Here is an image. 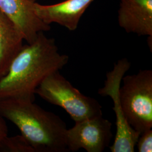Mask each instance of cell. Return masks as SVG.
<instances>
[{
    "label": "cell",
    "mask_w": 152,
    "mask_h": 152,
    "mask_svg": "<svg viewBox=\"0 0 152 152\" xmlns=\"http://www.w3.org/2000/svg\"><path fill=\"white\" fill-rule=\"evenodd\" d=\"M69 56L61 54L54 38L40 32L31 44L24 45L0 78V99L16 98L34 102L35 92L50 75L63 68Z\"/></svg>",
    "instance_id": "1"
},
{
    "label": "cell",
    "mask_w": 152,
    "mask_h": 152,
    "mask_svg": "<svg viewBox=\"0 0 152 152\" xmlns=\"http://www.w3.org/2000/svg\"><path fill=\"white\" fill-rule=\"evenodd\" d=\"M0 114L16 126L35 152H69L65 122L34 102L16 98L0 99Z\"/></svg>",
    "instance_id": "2"
},
{
    "label": "cell",
    "mask_w": 152,
    "mask_h": 152,
    "mask_svg": "<svg viewBox=\"0 0 152 152\" xmlns=\"http://www.w3.org/2000/svg\"><path fill=\"white\" fill-rule=\"evenodd\" d=\"M119 90L120 103L131 127L140 134L152 129V71L140 69L124 76Z\"/></svg>",
    "instance_id": "3"
},
{
    "label": "cell",
    "mask_w": 152,
    "mask_h": 152,
    "mask_svg": "<svg viewBox=\"0 0 152 152\" xmlns=\"http://www.w3.org/2000/svg\"><path fill=\"white\" fill-rule=\"evenodd\" d=\"M35 94L49 103L64 109L75 122L103 115L100 104L96 99L82 94L59 71L48 76Z\"/></svg>",
    "instance_id": "4"
},
{
    "label": "cell",
    "mask_w": 152,
    "mask_h": 152,
    "mask_svg": "<svg viewBox=\"0 0 152 152\" xmlns=\"http://www.w3.org/2000/svg\"><path fill=\"white\" fill-rule=\"evenodd\" d=\"M130 62L126 58L114 63L113 69L106 75L104 86L98 90L102 96H109L113 102V109L116 117V133L113 144L109 149L112 152H135L140 133L131 127L125 118L120 103L119 90L125 73L130 68Z\"/></svg>",
    "instance_id": "5"
},
{
    "label": "cell",
    "mask_w": 152,
    "mask_h": 152,
    "mask_svg": "<svg viewBox=\"0 0 152 152\" xmlns=\"http://www.w3.org/2000/svg\"><path fill=\"white\" fill-rule=\"evenodd\" d=\"M112 124L103 115L75 122L67 129L66 145L69 152L83 149L87 152H102L113 137Z\"/></svg>",
    "instance_id": "6"
},
{
    "label": "cell",
    "mask_w": 152,
    "mask_h": 152,
    "mask_svg": "<svg viewBox=\"0 0 152 152\" xmlns=\"http://www.w3.org/2000/svg\"><path fill=\"white\" fill-rule=\"evenodd\" d=\"M34 3L30 0H0V10L15 24L27 44L32 43L39 33L50 29V26L36 14Z\"/></svg>",
    "instance_id": "7"
},
{
    "label": "cell",
    "mask_w": 152,
    "mask_h": 152,
    "mask_svg": "<svg viewBox=\"0 0 152 152\" xmlns=\"http://www.w3.org/2000/svg\"><path fill=\"white\" fill-rule=\"evenodd\" d=\"M95 0H65L58 4L43 5L36 2L34 9L39 18L50 25L56 23L71 31L78 27L81 17Z\"/></svg>",
    "instance_id": "8"
},
{
    "label": "cell",
    "mask_w": 152,
    "mask_h": 152,
    "mask_svg": "<svg viewBox=\"0 0 152 152\" xmlns=\"http://www.w3.org/2000/svg\"><path fill=\"white\" fill-rule=\"evenodd\" d=\"M118 23L128 33L152 37V0H121Z\"/></svg>",
    "instance_id": "9"
},
{
    "label": "cell",
    "mask_w": 152,
    "mask_h": 152,
    "mask_svg": "<svg viewBox=\"0 0 152 152\" xmlns=\"http://www.w3.org/2000/svg\"><path fill=\"white\" fill-rule=\"evenodd\" d=\"M24 38L15 24L0 10V78L24 46Z\"/></svg>",
    "instance_id": "10"
},
{
    "label": "cell",
    "mask_w": 152,
    "mask_h": 152,
    "mask_svg": "<svg viewBox=\"0 0 152 152\" xmlns=\"http://www.w3.org/2000/svg\"><path fill=\"white\" fill-rule=\"evenodd\" d=\"M0 150L7 152H35L21 134L12 136L7 135L1 142Z\"/></svg>",
    "instance_id": "11"
},
{
    "label": "cell",
    "mask_w": 152,
    "mask_h": 152,
    "mask_svg": "<svg viewBox=\"0 0 152 152\" xmlns=\"http://www.w3.org/2000/svg\"><path fill=\"white\" fill-rule=\"evenodd\" d=\"M136 147L139 152H152V130L149 129L140 134Z\"/></svg>",
    "instance_id": "12"
},
{
    "label": "cell",
    "mask_w": 152,
    "mask_h": 152,
    "mask_svg": "<svg viewBox=\"0 0 152 152\" xmlns=\"http://www.w3.org/2000/svg\"><path fill=\"white\" fill-rule=\"evenodd\" d=\"M7 135L8 129L5 118L0 114V143Z\"/></svg>",
    "instance_id": "13"
},
{
    "label": "cell",
    "mask_w": 152,
    "mask_h": 152,
    "mask_svg": "<svg viewBox=\"0 0 152 152\" xmlns=\"http://www.w3.org/2000/svg\"><path fill=\"white\" fill-rule=\"evenodd\" d=\"M30 1H32V2H36V0H30Z\"/></svg>",
    "instance_id": "14"
}]
</instances>
